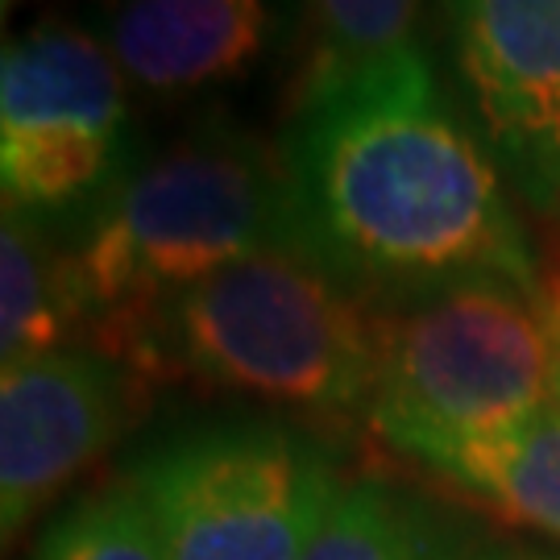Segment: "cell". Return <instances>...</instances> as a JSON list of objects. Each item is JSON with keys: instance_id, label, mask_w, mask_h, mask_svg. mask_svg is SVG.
Wrapping results in <instances>:
<instances>
[{"instance_id": "9a60e30c", "label": "cell", "mask_w": 560, "mask_h": 560, "mask_svg": "<svg viewBox=\"0 0 560 560\" xmlns=\"http://www.w3.org/2000/svg\"><path fill=\"white\" fill-rule=\"evenodd\" d=\"M536 217H540V245H532V261H536V303H540L552 337H560V208L536 212Z\"/></svg>"}, {"instance_id": "4fadbf2b", "label": "cell", "mask_w": 560, "mask_h": 560, "mask_svg": "<svg viewBox=\"0 0 560 560\" xmlns=\"http://www.w3.org/2000/svg\"><path fill=\"white\" fill-rule=\"evenodd\" d=\"M416 4L420 0H303L307 59L300 92L416 50Z\"/></svg>"}, {"instance_id": "7a4b0ae2", "label": "cell", "mask_w": 560, "mask_h": 560, "mask_svg": "<svg viewBox=\"0 0 560 560\" xmlns=\"http://www.w3.org/2000/svg\"><path fill=\"white\" fill-rule=\"evenodd\" d=\"M138 378L245 390L303 411H370L378 316L295 245L261 249L92 332Z\"/></svg>"}, {"instance_id": "5bb4252c", "label": "cell", "mask_w": 560, "mask_h": 560, "mask_svg": "<svg viewBox=\"0 0 560 560\" xmlns=\"http://www.w3.org/2000/svg\"><path fill=\"white\" fill-rule=\"evenodd\" d=\"M34 560H166V552L141 494L133 486H117L59 515Z\"/></svg>"}, {"instance_id": "52a82bcc", "label": "cell", "mask_w": 560, "mask_h": 560, "mask_svg": "<svg viewBox=\"0 0 560 560\" xmlns=\"http://www.w3.org/2000/svg\"><path fill=\"white\" fill-rule=\"evenodd\" d=\"M486 154L536 212L560 208V0H441Z\"/></svg>"}, {"instance_id": "6da1fadb", "label": "cell", "mask_w": 560, "mask_h": 560, "mask_svg": "<svg viewBox=\"0 0 560 560\" xmlns=\"http://www.w3.org/2000/svg\"><path fill=\"white\" fill-rule=\"evenodd\" d=\"M295 245L370 307L469 279L536 295L502 171L436 88L423 50L300 92L279 145Z\"/></svg>"}, {"instance_id": "7c38bea8", "label": "cell", "mask_w": 560, "mask_h": 560, "mask_svg": "<svg viewBox=\"0 0 560 560\" xmlns=\"http://www.w3.org/2000/svg\"><path fill=\"white\" fill-rule=\"evenodd\" d=\"M469 544L420 499L382 481L340 490L303 560H457Z\"/></svg>"}, {"instance_id": "ba28073f", "label": "cell", "mask_w": 560, "mask_h": 560, "mask_svg": "<svg viewBox=\"0 0 560 560\" xmlns=\"http://www.w3.org/2000/svg\"><path fill=\"white\" fill-rule=\"evenodd\" d=\"M133 370L96 345H67L4 365L0 378V523L4 544L67 490L108 444L129 411Z\"/></svg>"}, {"instance_id": "30bf717a", "label": "cell", "mask_w": 560, "mask_h": 560, "mask_svg": "<svg viewBox=\"0 0 560 560\" xmlns=\"http://www.w3.org/2000/svg\"><path fill=\"white\" fill-rule=\"evenodd\" d=\"M416 460L474 490L502 515L560 540V407H544L506 432L432 444Z\"/></svg>"}, {"instance_id": "e0dca14e", "label": "cell", "mask_w": 560, "mask_h": 560, "mask_svg": "<svg viewBox=\"0 0 560 560\" xmlns=\"http://www.w3.org/2000/svg\"><path fill=\"white\" fill-rule=\"evenodd\" d=\"M552 399L560 407V337H557V370H552Z\"/></svg>"}, {"instance_id": "9c48e42d", "label": "cell", "mask_w": 560, "mask_h": 560, "mask_svg": "<svg viewBox=\"0 0 560 560\" xmlns=\"http://www.w3.org/2000/svg\"><path fill=\"white\" fill-rule=\"evenodd\" d=\"M266 0H101L96 38L150 96H187L241 75L270 42Z\"/></svg>"}, {"instance_id": "5b68a950", "label": "cell", "mask_w": 560, "mask_h": 560, "mask_svg": "<svg viewBox=\"0 0 560 560\" xmlns=\"http://www.w3.org/2000/svg\"><path fill=\"white\" fill-rule=\"evenodd\" d=\"M129 486L166 560H303L345 490L324 444L275 420L183 428L133 465Z\"/></svg>"}, {"instance_id": "8992f818", "label": "cell", "mask_w": 560, "mask_h": 560, "mask_svg": "<svg viewBox=\"0 0 560 560\" xmlns=\"http://www.w3.org/2000/svg\"><path fill=\"white\" fill-rule=\"evenodd\" d=\"M133 171L129 80L104 42L59 18L4 42V212H21L50 233H83Z\"/></svg>"}, {"instance_id": "8fae6325", "label": "cell", "mask_w": 560, "mask_h": 560, "mask_svg": "<svg viewBox=\"0 0 560 560\" xmlns=\"http://www.w3.org/2000/svg\"><path fill=\"white\" fill-rule=\"evenodd\" d=\"M88 328L75 282V258L46 224L4 212L0 229V353L4 365L67 349V337Z\"/></svg>"}, {"instance_id": "277c9868", "label": "cell", "mask_w": 560, "mask_h": 560, "mask_svg": "<svg viewBox=\"0 0 560 560\" xmlns=\"http://www.w3.org/2000/svg\"><path fill=\"white\" fill-rule=\"evenodd\" d=\"M374 316L378 382L365 416L407 457L520 428L548 407L557 337L515 282H453Z\"/></svg>"}, {"instance_id": "3957f363", "label": "cell", "mask_w": 560, "mask_h": 560, "mask_svg": "<svg viewBox=\"0 0 560 560\" xmlns=\"http://www.w3.org/2000/svg\"><path fill=\"white\" fill-rule=\"evenodd\" d=\"M279 245H295L279 150L229 117H203L162 154L138 162L75 233L71 258L88 332Z\"/></svg>"}, {"instance_id": "2e32d148", "label": "cell", "mask_w": 560, "mask_h": 560, "mask_svg": "<svg viewBox=\"0 0 560 560\" xmlns=\"http://www.w3.org/2000/svg\"><path fill=\"white\" fill-rule=\"evenodd\" d=\"M457 560H560L557 552L544 548H527V544H481V548H465Z\"/></svg>"}]
</instances>
